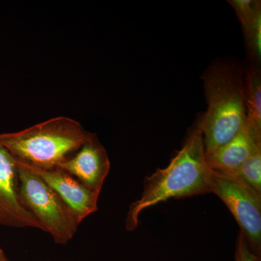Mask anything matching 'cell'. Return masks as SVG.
<instances>
[{
	"label": "cell",
	"instance_id": "cell-1",
	"mask_svg": "<svg viewBox=\"0 0 261 261\" xmlns=\"http://www.w3.org/2000/svg\"><path fill=\"white\" fill-rule=\"evenodd\" d=\"M211 175L212 170L205 161L202 134L196 128L166 168H158L145 178L140 198L128 207L126 229L135 231L140 215L161 202L211 193Z\"/></svg>",
	"mask_w": 261,
	"mask_h": 261
},
{
	"label": "cell",
	"instance_id": "cell-2",
	"mask_svg": "<svg viewBox=\"0 0 261 261\" xmlns=\"http://www.w3.org/2000/svg\"><path fill=\"white\" fill-rule=\"evenodd\" d=\"M202 80L208 107L197 128L209 152L227 143L245 126V84L240 68L226 63L210 67Z\"/></svg>",
	"mask_w": 261,
	"mask_h": 261
},
{
	"label": "cell",
	"instance_id": "cell-3",
	"mask_svg": "<svg viewBox=\"0 0 261 261\" xmlns=\"http://www.w3.org/2000/svg\"><path fill=\"white\" fill-rule=\"evenodd\" d=\"M92 135L80 122L58 116L24 130L1 134L0 145L16 161L53 168L71 157Z\"/></svg>",
	"mask_w": 261,
	"mask_h": 261
},
{
	"label": "cell",
	"instance_id": "cell-4",
	"mask_svg": "<svg viewBox=\"0 0 261 261\" xmlns=\"http://www.w3.org/2000/svg\"><path fill=\"white\" fill-rule=\"evenodd\" d=\"M19 193L24 205L58 245H66L81 224L59 195L23 163L16 161Z\"/></svg>",
	"mask_w": 261,
	"mask_h": 261
},
{
	"label": "cell",
	"instance_id": "cell-5",
	"mask_svg": "<svg viewBox=\"0 0 261 261\" xmlns=\"http://www.w3.org/2000/svg\"><path fill=\"white\" fill-rule=\"evenodd\" d=\"M211 193L219 197L240 226L250 250L261 258V197L250 188L212 171Z\"/></svg>",
	"mask_w": 261,
	"mask_h": 261
},
{
	"label": "cell",
	"instance_id": "cell-6",
	"mask_svg": "<svg viewBox=\"0 0 261 261\" xmlns=\"http://www.w3.org/2000/svg\"><path fill=\"white\" fill-rule=\"evenodd\" d=\"M0 226L34 228L44 231L42 224L25 207L20 198L16 161L9 151L2 145H0Z\"/></svg>",
	"mask_w": 261,
	"mask_h": 261
},
{
	"label": "cell",
	"instance_id": "cell-7",
	"mask_svg": "<svg viewBox=\"0 0 261 261\" xmlns=\"http://www.w3.org/2000/svg\"><path fill=\"white\" fill-rule=\"evenodd\" d=\"M23 163L59 195L80 223L97 211L100 193L89 190L65 170L38 168Z\"/></svg>",
	"mask_w": 261,
	"mask_h": 261
},
{
	"label": "cell",
	"instance_id": "cell-8",
	"mask_svg": "<svg viewBox=\"0 0 261 261\" xmlns=\"http://www.w3.org/2000/svg\"><path fill=\"white\" fill-rule=\"evenodd\" d=\"M58 167L74 176L84 186L100 193L111 168L107 151L93 135Z\"/></svg>",
	"mask_w": 261,
	"mask_h": 261
},
{
	"label": "cell",
	"instance_id": "cell-9",
	"mask_svg": "<svg viewBox=\"0 0 261 261\" xmlns=\"http://www.w3.org/2000/svg\"><path fill=\"white\" fill-rule=\"evenodd\" d=\"M261 149V132L245 126L227 143L205 152L207 166L215 172H226L240 166Z\"/></svg>",
	"mask_w": 261,
	"mask_h": 261
},
{
	"label": "cell",
	"instance_id": "cell-10",
	"mask_svg": "<svg viewBox=\"0 0 261 261\" xmlns=\"http://www.w3.org/2000/svg\"><path fill=\"white\" fill-rule=\"evenodd\" d=\"M238 15L246 39L249 56L257 64L260 60V1L232 0L229 1Z\"/></svg>",
	"mask_w": 261,
	"mask_h": 261
},
{
	"label": "cell",
	"instance_id": "cell-11",
	"mask_svg": "<svg viewBox=\"0 0 261 261\" xmlns=\"http://www.w3.org/2000/svg\"><path fill=\"white\" fill-rule=\"evenodd\" d=\"M246 124L261 132V80L260 70L252 66L245 79Z\"/></svg>",
	"mask_w": 261,
	"mask_h": 261
},
{
	"label": "cell",
	"instance_id": "cell-12",
	"mask_svg": "<svg viewBox=\"0 0 261 261\" xmlns=\"http://www.w3.org/2000/svg\"><path fill=\"white\" fill-rule=\"evenodd\" d=\"M216 173L245 185L261 197V149L238 168L226 172Z\"/></svg>",
	"mask_w": 261,
	"mask_h": 261
},
{
	"label": "cell",
	"instance_id": "cell-13",
	"mask_svg": "<svg viewBox=\"0 0 261 261\" xmlns=\"http://www.w3.org/2000/svg\"><path fill=\"white\" fill-rule=\"evenodd\" d=\"M250 250L246 238L241 232H239L235 244L234 261H260Z\"/></svg>",
	"mask_w": 261,
	"mask_h": 261
},
{
	"label": "cell",
	"instance_id": "cell-14",
	"mask_svg": "<svg viewBox=\"0 0 261 261\" xmlns=\"http://www.w3.org/2000/svg\"><path fill=\"white\" fill-rule=\"evenodd\" d=\"M5 257H6V255H5V252L3 251L2 247H0V260H1L2 259L4 258Z\"/></svg>",
	"mask_w": 261,
	"mask_h": 261
},
{
	"label": "cell",
	"instance_id": "cell-15",
	"mask_svg": "<svg viewBox=\"0 0 261 261\" xmlns=\"http://www.w3.org/2000/svg\"><path fill=\"white\" fill-rule=\"evenodd\" d=\"M0 261H11L7 257H5L4 258L2 259Z\"/></svg>",
	"mask_w": 261,
	"mask_h": 261
},
{
	"label": "cell",
	"instance_id": "cell-16",
	"mask_svg": "<svg viewBox=\"0 0 261 261\" xmlns=\"http://www.w3.org/2000/svg\"><path fill=\"white\" fill-rule=\"evenodd\" d=\"M47 261H49V260H47Z\"/></svg>",
	"mask_w": 261,
	"mask_h": 261
}]
</instances>
